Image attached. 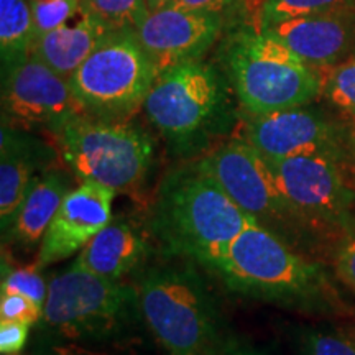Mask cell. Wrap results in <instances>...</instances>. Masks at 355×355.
Here are the masks:
<instances>
[{
  "label": "cell",
  "mask_w": 355,
  "mask_h": 355,
  "mask_svg": "<svg viewBox=\"0 0 355 355\" xmlns=\"http://www.w3.org/2000/svg\"><path fill=\"white\" fill-rule=\"evenodd\" d=\"M230 87L224 71L186 61L159 74L144 110L178 153H194L232 125Z\"/></svg>",
  "instance_id": "5"
},
{
  "label": "cell",
  "mask_w": 355,
  "mask_h": 355,
  "mask_svg": "<svg viewBox=\"0 0 355 355\" xmlns=\"http://www.w3.org/2000/svg\"><path fill=\"white\" fill-rule=\"evenodd\" d=\"M71 191L69 178L60 170H46L35 178L7 232V241L20 247L42 243L53 217Z\"/></svg>",
  "instance_id": "19"
},
{
  "label": "cell",
  "mask_w": 355,
  "mask_h": 355,
  "mask_svg": "<svg viewBox=\"0 0 355 355\" xmlns=\"http://www.w3.org/2000/svg\"><path fill=\"white\" fill-rule=\"evenodd\" d=\"M69 81L37 58L2 71V123L19 130H55L78 115H84Z\"/></svg>",
  "instance_id": "11"
},
{
  "label": "cell",
  "mask_w": 355,
  "mask_h": 355,
  "mask_svg": "<svg viewBox=\"0 0 355 355\" xmlns=\"http://www.w3.org/2000/svg\"><path fill=\"white\" fill-rule=\"evenodd\" d=\"M222 66L245 114L308 105L322 92V74L304 63L270 30L234 33L222 48Z\"/></svg>",
  "instance_id": "4"
},
{
  "label": "cell",
  "mask_w": 355,
  "mask_h": 355,
  "mask_svg": "<svg viewBox=\"0 0 355 355\" xmlns=\"http://www.w3.org/2000/svg\"><path fill=\"white\" fill-rule=\"evenodd\" d=\"M150 255L145 237L125 220H110L73 261L102 278L121 282L144 266Z\"/></svg>",
  "instance_id": "17"
},
{
  "label": "cell",
  "mask_w": 355,
  "mask_h": 355,
  "mask_svg": "<svg viewBox=\"0 0 355 355\" xmlns=\"http://www.w3.org/2000/svg\"><path fill=\"white\" fill-rule=\"evenodd\" d=\"M199 163L245 214L290 245L301 227L308 229L279 189L272 163L247 140L225 141Z\"/></svg>",
  "instance_id": "9"
},
{
  "label": "cell",
  "mask_w": 355,
  "mask_h": 355,
  "mask_svg": "<svg viewBox=\"0 0 355 355\" xmlns=\"http://www.w3.org/2000/svg\"><path fill=\"white\" fill-rule=\"evenodd\" d=\"M35 40L33 13L28 0H0V55L2 71L30 56Z\"/></svg>",
  "instance_id": "20"
},
{
  "label": "cell",
  "mask_w": 355,
  "mask_h": 355,
  "mask_svg": "<svg viewBox=\"0 0 355 355\" xmlns=\"http://www.w3.org/2000/svg\"><path fill=\"white\" fill-rule=\"evenodd\" d=\"M135 290L140 321L165 355H227L235 345L214 296L189 265L145 270Z\"/></svg>",
  "instance_id": "2"
},
{
  "label": "cell",
  "mask_w": 355,
  "mask_h": 355,
  "mask_svg": "<svg viewBox=\"0 0 355 355\" xmlns=\"http://www.w3.org/2000/svg\"><path fill=\"white\" fill-rule=\"evenodd\" d=\"M270 32L314 69L334 68L355 55V7L282 21Z\"/></svg>",
  "instance_id": "15"
},
{
  "label": "cell",
  "mask_w": 355,
  "mask_h": 355,
  "mask_svg": "<svg viewBox=\"0 0 355 355\" xmlns=\"http://www.w3.org/2000/svg\"><path fill=\"white\" fill-rule=\"evenodd\" d=\"M43 318V308L19 293H2L0 296V319L2 321L38 324Z\"/></svg>",
  "instance_id": "27"
},
{
  "label": "cell",
  "mask_w": 355,
  "mask_h": 355,
  "mask_svg": "<svg viewBox=\"0 0 355 355\" xmlns=\"http://www.w3.org/2000/svg\"><path fill=\"white\" fill-rule=\"evenodd\" d=\"M171 2L173 0H146V7H148L150 12H157L168 7Z\"/></svg>",
  "instance_id": "32"
},
{
  "label": "cell",
  "mask_w": 355,
  "mask_h": 355,
  "mask_svg": "<svg viewBox=\"0 0 355 355\" xmlns=\"http://www.w3.org/2000/svg\"><path fill=\"white\" fill-rule=\"evenodd\" d=\"M300 355H355V334L326 327H309L300 334Z\"/></svg>",
  "instance_id": "23"
},
{
  "label": "cell",
  "mask_w": 355,
  "mask_h": 355,
  "mask_svg": "<svg viewBox=\"0 0 355 355\" xmlns=\"http://www.w3.org/2000/svg\"><path fill=\"white\" fill-rule=\"evenodd\" d=\"M279 189L306 227L324 232H355V191L344 173V157L304 153L270 162Z\"/></svg>",
  "instance_id": "10"
},
{
  "label": "cell",
  "mask_w": 355,
  "mask_h": 355,
  "mask_svg": "<svg viewBox=\"0 0 355 355\" xmlns=\"http://www.w3.org/2000/svg\"><path fill=\"white\" fill-rule=\"evenodd\" d=\"M48 146L25 135L19 128L2 123L0 137V222L10 227L17 211L32 188L40 168L46 163Z\"/></svg>",
  "instance_id": "16"
},
{
  "label": "cell",
  "mask_w": 355,
  "mask_h": 355,
  "mask_svg": "<svg viewBox=\"0 0 355 355\" xmlns=\"http://www.w3.org/2000/svg\"><path fill=\"white\" fill-rule=\"evenodd\" d=\"M33 13L35 38L63 26L81 12V0H28Z\"/></svg>",
  "instance_id": "25"
},
{
  "label": "cell",
  "mask_w": 355,
  "mask_h": 355,
  "mask_svg": "<svg viewBox=\"0 0 355 355\" xmlns=\"http://www.w3.org/2000/svg\"><path fill=\"white\" fill-rule=\"evenodd\" d=\"M322 92L334 107L355 117V55L327 69Z\"/></svg>",
  "instance_id": "24"
},
{
  "label": "cell",
  "mask_w": 355,
  "mask_h": 355,
  "mask_svg": "<svg viewBox=\"0 0 355 355\" xmlns=\"http://www.w3.org/2000/svg\"><path fill=\"white\" fill-rule=\"evenodd\" d=\"M227 355H265L259 352V350L248 349V347H241V345H234L232 349L229 350Z\"/></svg>",
  "instance_id": "33"
},
{
  "label": "cell",
  "mask_w": 355,
  "mask_h": 355,
  "mask_svg": "<svg viewBox=\"0 0 355 355\" xmlns=\"http://www.w3.org/2000/svg\"><path fill=\"white\" fill-rule=\"evenodd\" d=\"M350 153L355 158V125L352 130H350Z\"/></svg>",
  "instance_id": "34"
},
{
  "label": "cell",
  "mask_w": 355,
  "mask_h": 355,
  "mask_svg": "<svg viewBox=\"0 0 355 355\" xmlns=\"http://www.w3.org/2000/svg\"><path fill=\"white\" fill-rule=\"evenodd\" d=\"M334 268L337 277L355 291V232L345 235L336 248Z\"/></svg>",
  "instance_id": "28"
},
{
  "label": "cell",
  "mask_w": 355,
  "mask_h": 355,
  "mask_svg": "<svg viewBox=\"0 0 355 355\" xmlns=\"http://www.w3.org/2000/svg\"><path fill=\"white\" fill-rule=\"evenodd\" d=\"M137 32H110L68 81L84 112L102 121H127L158 79Z\"/></svg>",
  "instance_id": "8"
},
{
  "label": "cell",
  "mask_w": 355,
  "mask_h": 355,
  "mask_svg": "<svg viewBox=\"0 0 355 355\" xmlns=\"http://www.w3.org/2000/svg\"><path fill=\"white\" fill-rule=\"evenodd\" d=\"M114 189L81 181L71 189L53 217L38 252V266H48L79 254L112 220Z\"/></svg>",
  "instance_id": "14"
},
{
  "label": "cell",
  "mask_w": 355,
  "mask_h": 355,
  "mask_svg": "<svg viewBox=\"0 0 355 355\" xmlns=\"http://www.w3.org/2000/svg\"><path fill=\"white\" fill-rule=\"evenodd\" d=\"M222 26L224 20L219 13L168 6L150 12L137 28V37L158 74H162L176 64L201 60L219 38Z\"/></svg>",
  "instance_id": "13"
},
{
  "label": "cell",
  "mask_w": 355,
  "mask_h": 355,
  "mask_svg": "<svg viewBox=\"0 0 355 355\" xmlns=\"http://www.w3.org/2000/svg\"><path fill=\"white\" fill-rule=\"evenodd\" d=\"M204 266L229 290L248 298L309 313L336 306V291L322 266L296 254L295 247L257 220Z\"/></svg>",
  "instance_id": "1"
},
{
  "label": "cell",
  "mask_w": 355,
  "mask_h": 355,
  "mask_svg": "<svg viewBox=\"0 0 355 355\" xmlns=\"http://www.w3.org/2000/svg\"><path fill=\"white\" fill-rule=\"evenodd\" d=\"M201 163L170 173L159 186L152 230L173 255L206 265L250 224Z\"/></svg>",
  "instance_id": "3"
},
{
  "label": "cell",
  "mask_w": 355,
  "mask_h": 355,
  "mask_svg": "<svg viewBox=\"0 0 355 355\" xmlns=\"http://www.w3.org/2000/svg\"><path fill=\"white\" fill-rule=\"evenodd\" d=\"M48 355H110V354L104 352V350L87 347V345L84 344L66 343V344L53 345Z\"/></svg>",
  "instance_id": "31"
},
{
  "label": "cell",
  "mask_w": 355,
  "mask_h": 355,
  "mask_svg": "<svg viewBox=\"0 0 355 355\" xmlns=\"http://www.w3.org/2000/svg\"><path fill=\"white\" fill-rule=\"evenodd\" d=\"M349 7H355V0H261L257 28L270 30L282 21L298 17Z\"/></svg>",
  "instance_id": "22"
},
{
  "label": "cell",
  "mask_w": 355,
  "mask_h": 355,
  "mask_svg": "<svg viewBox=\"0 0 355 355\" xmlns=\"http://www.w3.org/2000/svg\"><path fill=\"white\" fill-rule=\"evenodd\" d=\"M109 33L110 30L81 8L68 24L35 38L30 56L69 79Z\"/></svg>",
  "instance_id": "18"
},
{
  "label": "cell",
  "mask_w": 355,
  "mask_h": 355,
  "mask_svg": "<svg viewBox=\"0 0 355 355\" xmlns=\"http://www.w3.org/2000/svg\"><path fill=\"white\" fill-rule=\"evenodd\" d=\"M61 157L81 181L115 193L139 191L152 166L153 140L127 121H102L84 114L51 130Z\"/></svg>",
  "instance_id": "7"
},
{
  "label": "cell",
  "mask_w": 355,
  "mask_h": 355,
  "mask_svg": "<svg viewBox=\"0 0 355 355\" xmlns=\"http://www.w3.org/2000/svg\"><path fill=\"white\" fill-rule=\"evenodd\" d=\"M237 2L239 0H173L170 6L184 8V10L219 13V15H222V13L232 8Z\"/></svg>",
  "instance_id": "30"
},
{
  "label": "cell",
  "mask_w": 355,
  "mask_h": 355,
  "mask_svg": "<svg viewBox=\"0 0 355 355\" xmlns=\"http://www.w3.org/2000/svg\"><path fill=\"white\" fill-rule=\"evenodd\" d=\"M140 319L135 288L71 265L48 285L42 322L58 339L110 344L125 339Z\"/></svg>",
  "instance_id": "6"
},
{
  "label": "cell",
  "mask_w": 355,
  "mask_h": 355,
  "mask_svg": "<svg viewBox=\"0 0 355 355\" xmlns=\"http://www.w3.org/2000/svg\"><path fill=\"white\" fill-rule=\"evenodd\" d=\"M40 266H19V268H2V293H19L28 296L35 303L43 308L48 295V285L42 273L38 272Z\"/></svg>",
  "instance_id": "26"
},
{
  "label": "cell",
  "mask_w": 355,
  "mask_h": 355,
  "mask_svg": "<svg viewBox=\"0 0 355 355\" xmlns=\"http://www.w3.org/2000/svg\"><path fill=\"white\" fill-rule=\"evenodd\" d=\"M81 8L110 32H137L150 13L146 0H81Z\"/></svg>",
  "instance_id": "21"
},
{
  "label": "cell",
  "mask_w": 355,
  "mask_h": 355,
  "mask_svg": "<svg viewBox=\"0 0 355 355\" xmlns=\"http://www.w3.org/2000/svg\"><path fill=\"white\" fill-rule=\"evenodd\" d=\"M30 326L17 321H0V352L17 354L25 347Z\"/></svg>",
  "instance_id": "29"
},
{
  "label": "cell",
  "mask_w": 355,
  "mask_h": 355,
  "mask_svg": "<svg viewBox=\"0 0 355 355\" xmlns=\"http://www.w3.org/2000/svg\"><path fill=\"white\" fill-rule=\"evenodd\" d=\"M243 140L268 162L304 153L347 158V150L350 152V130L309 104L270 114H245Z\"/></svg>",
  "instance_id": "12"
}]
</instances>
